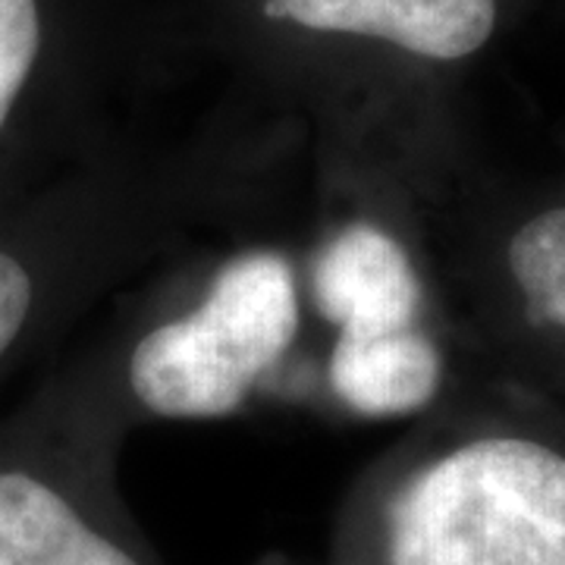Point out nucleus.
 <instances>
[{"label":"nucleus","instance_id":"5","mask_svg":"<svg viewBox=\"0 0 565 565\" xmlns=\"http://www.w3.org/2000/svg\"><path fill=\"white\" fill-rule=\"evenodd\" d=\"M444 381V359L422 330L340 333L330 352V384L352 412L367 418L412 415Z\"/></svg>","mask_w":565,"mask_h":565},{"label":"nucleus","instance_id":"7","mask_svg":"<svg viewBox=\"0 0 565 565\" xmlns=\"http://www.w3.org/2000/svg\"><path fill=\"white\" fill-rule=\"evenodd\" d=\"M509 270L525 296L527 318L565 330V207L531 217L512 236Z\"/></svg>","mask_w":565,"mask_h":565},{"label":"nucleus","instance_id":"8","mask_svg":"<svg viewBox=\"0 0 565 565\" xmlns=\"http://www.w3.org/2000/svg\"><path fill=\"white\" fill-rule=\"evenodd\" d=\"M39 0H0V129L39 61Z\"/></svg>","mask_w":565,"mask_h":565},{"label":"nucleus","instance_id":"1","mask_svg":"<svg viewBox=\"0 0 565 565\" xmlns=\"http://www.w3.org/2000/svg\"><path fill=\"white\" fill-rule=\"evenodd\" d=\"M386 565H565V456L487 437L424 465L386 512Z\"/></svg>","mask_w":565,"mask_h":565},{"label":"nucleus","instance_id":"3","mask_svg":"<svg viewBox=\"0 0 565 565\" xmlns=\"http://www.w3.org/2000/svg\"><path fill=\"white\" fill-rule=\"evenodd\" d=\"M264 17L390 41L430 61H462L493 35L497 0H264Z\"/></svg>","mask_w":565,"mask_h":565},{"label":"nucleus","instance_id":"4","mask_svg":"<svg viewBox=\"0 0 565 565\" xmlns=\"http://www.w3.org/2000/svg\"><path fill=\"white\" fill-rule=\"evenodd\" d=\"M315 302L340 333H393L418 321L422 282L390 233L349 223L315 264Z\"/></svg>","mask_w":565,"mask_h":565},{"label":"nucleus","instance_id":"9","mask_svg":"<svg viewBox=\"0 0 565 565\" xmlns=\"http://www.w3.org/2000/svg\"><path fill=\"white\" fill-rule=\"evenodd\" d=\"M32 277L20 258L0 248V359L17 343L32 311Z\"/></svg>","mask_w":565,"mask_h":565},{"label":"nucleus","instance_id":"2","mask_svg":"<svg viewBox=\"0 0 565 565\" xmlns=\"http://www.w3.org/2000/svg\"><path fill=\"white\" fill-rule=\"evenodd\" d=\"M286 258L248 252L217 270L199 308L158 323L129 355V390L161 418H223L248 399L299 333Z\"/></svg>","mask_w":565,"mask_h":565},{"label":"nucleus","instance_id":"6","mask_svg":"<svg viewBox=\"0 0 565 565\" xmlns=\"http://www.w3.org/2000/svg\"><path fill=\"white\" fill-rule=\"evenodd\" d=\"M0 565H141L92 525L57 487L0 471Z\"/></svg>","mask_w":565,"mask_h":565}]
</instances>
